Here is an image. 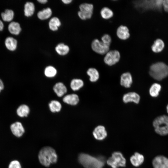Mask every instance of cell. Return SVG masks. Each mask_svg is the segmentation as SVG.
Here are the masks:
<instances>
[{"label":"cell","mask_w":168,"mask_h":168,"mask_svg":"<svg viewBox=\"0 0 168 168\" xmlns=\"http://www.w3.org/2000/svg\"><path fill=\"white\" fill-rule=\"evenodd\" d=\"M78 159L85 168H102L105 162L102 157H96L83 153L79 155Z\"/></svg>","instance_id":"6da1fadb"},{"label":"cell","mask_w":168,"mask_h":168,"mask_svg":"<svg viewBox=\"0 0 168 168\" xmlns=\"http://www.w3.org/2000/svg\"><path fill=\"white\" fill-rule=\"evenodd\" d=\"M38 158L42 165L48 167L51 164L55 163L57 162L58 156L53 148L46 146L43 147L40 150Z\"/></svg>","instance_id":"7a4b0ae2"},{"label":"cell","mask_w":168,"mask_h":168,"mask_svg":"<svg viewBox=\"0 0 168 168\" xmlns=\"http://www.w3.org/2000/svg\"><path fill=\"white\" fill-rule=\"evenodd\" d=\"M149 74L154 79L161 80L168 76V65L162 62L154 63L150 67Z\"/></svg>","instance_id":"3957f363"},{"label":"cell","mask_w":168,"mask_h":168,"mask_svg":"<svg viewBox=\"0 0 168 168\" xmlns=\"http://www.w3.org/2000/svg\"><path fill=\"white\" fill-rule=\"evenodd\" d=\"M153 125L155 132L161 136L168 135V116L163 115L154 120Z\"/></svg>","instance_id":"277c9868"},{"label":"cell","mask_w":168,"mask_h":168,"mask_svg":"<svg viewBox=\"0 0 168 168\" xmlns=\"http://www.w3.org/2000/svg\"><path fill=\"white\" fill-rule=\"evenodd\" d=\"M107 163L112 168H118L125 166L126 160L121 152H115L107 159Z\"/></svg>","instance_id":"5b68a950"},{"label":"cell","mask_w":168,"mask_h":168,"mask_svg":"<svg viewBox=\"0 0 168 168\" xmlns=\"http://www.w3.org/2000/svg\"><path fill=\"white\" fill-rule=\"evenodd\" d=\"M163 0H150L141 1L139 3L140 8L144 11L160 10L163 9Z\"/></svg>","instance_id":"8992f818"},{"label":"cell","mask_w":168,"mask_h":168,"mask_svg":"<svg viewBox=\"0 0 168 168\" xmlns=\"http://www.w3.org/2000/svg\"><path fill=\"white\" fill-rule=\"evenodd\" d=\"M80 11L78 12L79 17L82 20L91 18L93 14V6L91 4L84 3L79 6Z\"/></svg>","instance_id":"52a82bcc"},{"label":"cell","mask_w":168,"mask_h":168,"mask_svg":"<svg viewBox=\"0 0 168 168\" xmlns=\"http://www.w3.org/2000/svg\"><path fill=\"white\" fill-rule=\"evenodd\" d=\"M120 57L119 52L116 50L109 51L104 58L105 63L109 66H112L118 63Z\"/></svg>","instance_id":"ba28073f"},{"label":"cell","mask_w":168,"mask_h":168,"mask_svg":"<svg viewBox=\"0 0 168 168\" xmlns=\"http://www.w3.org/2000/svg\"><path fill=\"white\" fill-rule=\"evenodd\" d=\"M91 47L95 52L100 54H106L109 51L110 46L105 44L97 39L94 40L92 42Z\"/></svg>","instance_id":"9c48e42d"},{"label":"cell","mask_w":168,"mask_h":168,"mask_svg":"<svg viewBox=\"0 0 168 168\" xmlns=\"http://www.w3.org/2000/svg\"><path fill=\"white\" fill-rule=\"evenodd\" d=\"M154 168H168V158L163 155L155 157L152 161Z\"/></svg>","instance_id":"30bf717a"},{"label":"cell","mask_w":168,"mask_h":168,"mask_svg":"<svg viewBox=\"0 0 168 168\" xmlns=\"http://www.w3.org/2000/svg\"><path fill=\"white\" fill-rule=\"evenodd\" d=\"M10 129L13 134L15 136L20 137L25 132V129L22 124L19 122H16L10 126Z\"/></svg>","instance_id":"8fae6325"},{"label":"cell","mask_w":168,"mask_h":168,"mask_svg":"<svg viewBox=\"0 0 168 168\" xmlns=\"http://www.w3.org/2000/svg\"><path fill=\"white\" fill-rule=\"evenodd\" d=\"M92 133L95 138L98 140H103L107 136V133L105 128L102 125H99L96 127Z\"/></svg>","instance_id":"7c38bea8"},{"label":"cell","mask_w":168,"mask_h":168,"mask_svg":"<svg viewBox=\"0 0 168 168\" xmlns=\"http://www.w3.org/2000/svg\"><path fill=\"white\" fill-rule=\"evenodd\" d=\"M140 100L139 95L135 92H129L123 96V100L125 103L133 102L136 104L139 103Z\"/></svg>","instance_id":"4fadbf2b"},{"label":"cell","mask_w":168,"mask_h":168,"mask_svg":"<svg viewBox=\"0 0 168 168\" xmlns=\"http://www.w3.org/2000/svg\"><path fill=\"white\" fill-rule=\"evenodd\" d=\"M117 35L118 37L122 40H126L130 37L129 29L126 26L121 25L118 28Z\"/></svg>","instance_id":"5bb4252c"},{"label":"cell","mask_w":168,"mask_h":168,"mask_svg":"<svg viewBox=\"0 0 168 168\" xmlns=\"http://www.w3.org/2000/svg\"><path fill=\"white\" fill-rule=\"evenodd\" d=\"M165 44L161 39H157L153 42L151 46V49L155 53H159L161 52L165 47Z\"/></svg>","instance_id":"9a60e30c"},{"label":"cell","mask_w":168,"mask_h":168,"mask_svg":"<svg viewBox=\"0 0 168 168\" xmlns=\"http://www.w3.org/2000/svg\"><path fill=\"white\" fill-rule=\"evenodd\" d=\"M132 83V78L129 72L122 74L120 77V83L121 86L126 87H130Z\"/></svg>","instance_id":"2e32d148"},{"label":"cell","mask_w":168,"mask_h":168,"mask_svg":"<svg viewBox=\"0 0 168 168\" xmlns=\"http://www.w3.org/2000/svg\"><path fill=\"white\" fill-rule=\"evenodd\" d=\"M5 45L6 48L9 51H15L17 47V41L15 38L12 37H7L5 40Z\"/></svg>","instance_id":"e0dca14e"},{"label":"cell","mask_w":168,"mask_h":168,"mask_svg":"<svg viewBox=\"0 0 168 168\" xmlns=\"http://www.w3.org/2000/svg\"><path fill=\"white\" fill-rule=\"evenodd\" d=\"M65 103L72 105H77L79 101L78 96L75 94H68L65 96L63 99Z\"/></svg>","instance_id":"ac0fdd59"},{"label":"cell","mask_w":168,"mask_h":168,"mask_svg":"<svg viewBox=\"0 0 168 168\" xmlns=\"http://www.w3.org/2000/svg\"><path fill=\"white\" fill-rule=\"evenodd\" d=\"M130 161L132 165L134 166L138 167L144 162V157L143 155L136 152L130 158Z\"/></svg>","instance_id":"d6986e66"},{"label":"cell","mask_w":168,"mask_h":168,"mask_svg":"<svg viewBox=\"0 0 168 168\" xmlns=\"http://www.w3.org/2000/svg\"><path fill=\"white\" fill-rule=\"evenodd\" d=\"M53 88L54 92L59 97L63 96L66 93L67 91L66 87L61 82L57 83Z\"/></svg>","instance_id":"ffe728a7"},{"label":"cell","mask_w":168,"mask_h":168,"mask_svg":"<svg viewBox=\"0 0 168 168\" xmlns=\"http://www.w3.org/2000/svg\"><path fill=\"white\" fill-rule=\"evenodd\" d=\"M8 29L11 34L14 35H19L21 31L20 24L16 21L11 22L8 25Z\"/></svg>","instance_id":"44dd1931"},{"label":"cell","mask_w":168,"mask_h":168,"mask_svg":"<svg viewBox=\"0 0 168 168\" xmlns=\"http://www.w3.org/2000/svg\"><path fill=\"white\" fill-rule=\"evenodd\" d=\"M30 112V109L29 106L25 104H22L20 105L16 110L17 115L21 117H26Z\"/></svg>","instance_id":"7402d4cb"},{"label":"cell","mask_w":168,"mask_h":168,"mask_svg":"<svg viewBox=\"0 0 168 168\" xmlns=\"http://www.w3.org/2000/svg\"><path fill=\"white\" fill-rule=\"evenodd\" d=\"M35 11L34 4L31 2H27L24 6V14L25 16L28 17L33 15Z\"/></svg>","instance_id":"603a6c76"},{"label":"cell","mask_w":168,"mask_h":168,"mask_svg":"<svg viewBox=\"0 0 168 168\" xmlns=\"http://www.w3.org/2000/svg\"><path fill=\"white\" fill-rule=\"evenodd\" d=\"M14 16V12L11 9H7L1 14V18L2 20L5 22L11 21L13 19Z\"/></svg>","instance_id":"cb8c5ba5"},{"label":"cell","mask_w":168,"mask_h":168,"mask_svg":"<svg viewBox=\"0 0 168 168\" xmlns=\"http://www.w3.org/2000/svg\"><path fill=\"white\" fill-rule=\"evenodd\" d=\"M52 14L51 9L48 7L39 12L37 13V16L40 19L44 20L49 18Z\"/></svg>","instance_id":"d4e9b609"},{"label":"cell","mask_w":168,"mask_h":168,"mask_svg":"<svg viewBox=\"0 0 168 168\" xmlns=\"http://www.w3.org/2000/svg\"><path fill=\"white\" fill-rule=\"evenodd\" d=\"M87 73L90 77V80L91 82H95L99 78V73L97 70L95 68H89L87 71Z\"/></svg>","instance_id":"484cf974"},{"label":"cell","mask_w":168,"mask_h":168,"mask_svg":"<svg viewBox=\"0 0 168 168\" xmlns=\"http://www.w3.org/2000/svg\"><path fill=\"white\" fill-rule=\"evenodd\" d=\"M55 49L57 53L62 55L67 54L69 51V47L63 43H60L58 44Z\"/></svg>","instance_id":"4316f807"},{"label":"cell","mask_w":168,"mask_h":168,"mask_svg":"<svg viewBox=\"0 0 168 168\" xmlns=\"http://www.w3.org/2000/svg\"><path fill=\"white\" fill-rule=\"evenodd\" d=\"M84 85L83 81L79 79H74L70 83V87L73 91H76L82 87Z\"/></svg>","instance_id":"83f0119b"},{"label":"cell","mask_w":168,"mask_h":168,"mask_svg":"<svg viewBox=\"0 0 168 168\" xmlns=\"http://www.w3.org/2000/svg\"><path fill=\"white\" fill-rule=\"evenodd\" d=\"M61 24L60 21L58 17H53L49 21V25L51 30L55 31L58 30Z\"/></svg>","instance_id":"f1b7e54d"},{"label":"cell","mask_w":168,"mask_h":168,"mask_svg":"<svg viewBox=\"0 0 168 168\" xmlns=\"http://www.w3.org/2000/svg\"><path fill=\"white\" fill-rule=\"evenodd\" d=\"M49 107L52 112H58L60 111L62 105L57 100H52L49 104Z\"/></svg>","instance_id":"f546056e"},{"label":"cell","mask_w":168,"mask_h":168,"mask_svg":"<svg viewBox=\"0 0 168 168\" xmlns=\"http://www.w3.org/2000/svg\"><path fill=\"white\" fill-rule=\"evenodd\" d=\"M161 89V86L160 84L157 83L153 84L149 89L150 95L153 97L157 96Z\"/></svg>","instance_id":"4dcf8cb0"},{"label":"cell","mask_w":168,"mask_h":168,"mask_svg":"<svg viewBox=\"0 0 168 168\" xmlns=\"http://www.w3.org/2000/svg\"><path fill=\"white\" fill-rule=\"evenodd\" d=\"M100 15L104 19H108L111 18L113 16L112 11L108 7H104L100 12Z\"/></svg>","instance_id":"1f68e13d"},{"label":"cell","mask_w":168,"mask_h":168,"mask_svg":"<svg viewBox=\"0 0 168 168\" xmlns=\"http://www.w3.org/2000/svg\"><path fill=\"white\" fill-rule=\"evenodd\" d=\"M57 71L55 68L49 66L47 67L45 69L44 73L45 76L48 77H53L55 76Z\"/></svg>","instance_id":"d6a6232c"},{"label":"cell","mask_w":168,"mask_h":168,"mask_svg":"<svg viewBox=\"0 0 168 168\" xmlns=\"http://www.w3.org/2000/svg\"><path fill=\"white\" fill-rule=\"evenodd\" d=\"M101 40L104 44L110 46L111 42V38L109 35L107 34L103 35L101 38Z\"/></svg>","instance_id":"836d02e7"},{"label":"cell","mask_w":168,"mask_h":168,"mask_svg":"<svg viewBox=\"0 0 168 168\" xmlns=\"http://www.w3.org/2000/svg\"><path fill=\"white\" fill-rule=\"evenodd\" d=\"M8 168H21V167L19 161L17 160H14L10 163Z\"/></svg>","instance_id":"e575fe53"},{"label":"cell","mask_w":168,"mask_h":168,"mask_svg":"<svg viewBox=\"0 0 168 168\" xmlns=\"http://www.w3.org/2000/svg\"><path fill=\"white\" fill-rule=\"evenodd\" d=\"M162 8L163 11L168 13V0H163Z\"/></svg>","instance_id":"d590c367"},{"label":"cell","mask_w":168,"mask_h":168,"mask_svg":"<svg viewBox=\"0 0 168 168\" xmlns=\"http://www.w3.org/2000/svg\"><path fill=\"white\" fill-rule=\"evenodd\" d=\"M4 88V85L2 80L0 78V93Z\"/></svg>","instance_id":"8d00e7d4"},{"label":"cell","mask_w":168,"mask_h":168,"mask_svg":"<svg viewBox=\"0 0 168 168\" xmlns=\"http://www.w3.org/2000/svg\"><path fill=\"white\" fill-rule=\"evenodd\" d=\"M4 27V24L1 20H0V31H2Z\"/></svg>","instance_id":"74e56055"},{"label":"cell","mask_w":168,"mask_h":168,"mask_svg":"<svg viewBox=\"0 0 168 168\" xmlns=\"http://www.w3.org/2000/svg\"><path fill=\"white\" fill-rule=\"evenodd\" d=\"M63 2L65 4H68L72 2V0H62Z\"/></svg>","instance_id":"f35d334b"},{"label":"cell","mask_w":168,"mask_h":168,"mask_svg":"<svg viewBox=\"0 0 168 168\" xmlns=\"http://www.w3.org/2000/svg\"><path fill=\"white\" fill-rule=\"evenodd\" d=\"M39 2L42 4H45L48 1L47 0H38L37 1Z\"/></svg>","instance_id":"ab89813d"},{"label":"cell","mask_w":168,"mask_h":168,"mask_svg":"<svg viewBox=\"0 0 168 168\" xmlns=\"http://www.w3.org/2000/svg\"><path fill=\"white\" fill-rule=\"evenodd\" d=\"M166 109H167V112L168 113V104L166 106Z\"/></svg>","instance_id":"60d3db41"}]
</instances>
